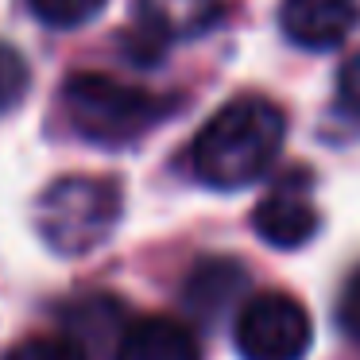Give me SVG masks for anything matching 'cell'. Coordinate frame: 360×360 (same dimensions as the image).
Masks as SVG:
<instances>
[{"label": "cell", "mask_w": 360, "mask_h": 360, "mask_svg": "<svg viewBox=\"0 0 360 360\" xmlns=\"http://www.w3.org/2000/svg\"><path fill=\"white\" fill-rule=\"evenodd\" d=\"M287 140V117L267 97L221 105L190 143L194 179L210 190H244L264 179Z\"/></svg>", "instance_id": "1"}, {"label": "cell", "mask_w": 360, "mask_h": 360, "mask_svg": "<svg viewBox=\"0 0 360 360\" xmlns=\"http://www.w3.org/2000/svg\"><path fill=\"white\" fill-rule=\"evenodd\" d=\"M229 0H136V20L159 43L198 39L213 32Z\"/></svg>", "instance_id": "7"}, {"label": "cell", "mask_w": 360, "mask_h": 360, "mask_svg": "<svg viewBox=\"0 0 360 360\" xmlns=\"http://www.w3.org/2000/svg\"><path fill=\"white\" fill-rule=\"evenodd\" d=\"M27 8L35 12V20L47 27H58V32H70V27H82L105 8V0H27Z\"/></svg>", "instance_id": "10"}, {"label": "cell", "mask_w": 360, "mask_h": 360, "mask_svg": "<svg viewBox=\"0 0 360 360\" xmlns=\"http://www.w3.org/2000/svg\"><path fill=\"white\" fill-rule=\"evenodd\" d=\"M63 105L74 132L105 148H124L140 140L174 112L171 97L124 86L109 74H74L63 86Z\"/></svg>", "instance_id": "3"}, {"label": "cell", "mask_w": 360, "mask_h": 360, "mask_svg": "<svg viewBox=\"0 0 360 360\" xmlns=\"http://www.w3.org/2000/svg\"><path fill=\"white\" fill-rule=\"evenodd\" d=\"M337 112L360 124V51L345 58L341 74H337Z\"/></svg>", "instance_id": "13"}, {"label": "cell", "mask_w": 360, "mask_h": 360, "mask_svg": "<svg viewBox=\"0 0 360 360\" xmlns=\"http://www.w3.org/2000/svg\"><path fill=\"white\" fill-rule=\"evenodd\" d=\"M252 229L264 244L283 252L310 244L321 229V213L314 205V174L306 167H290L283 179H275L252 210Z\"/></svg>", "instance_id": "5"}, {"label": "cell", "mask_w": 360, "mask_h": 360, "mask_svg": "<svg viewBox=\"0 0 360 360\" xmlns=\"http://www.w3.org/2000/svg\"><path fill=\"white\" fill-rule=\"evenodd\" d=\"M337 321H341L345 337L352 345H360V267L345 279L341 298H337Z\"/></svg>", "instance_id": "14"}, {"label": "cell", "mask_w": 360, "mask_h": 360, "mask_svg": "<svg viewBox=\"0 0 360 360\" xmlns=\"http://www.w3.org/2000/svg\"><path fill=\"white\" fill-rule=\"evenodd\" d=\"M4 360H86V349H82L74 337L39 333V337H27V341H20Z\"/></svg>", "instance_id": "11"}, {"label": "cell", "mask_w": 360, "mask_h": 360, "mask_svg": "<svg viewBox=\"0 0 360 360\" xmlns=\"http://www.w3.org/2000/svg\"><path fill=\"white\" fill-rule=\"evenodd\" d=\"M124 198L117 179L101 174H66L55 179L35 202V229L55 256H89L120 225Z\"/></svg>", "instance_id": "2"}, {"label": "cell", "mask_w": 360, "mask_h": 360, "mask_svg": "<svg viewBox=\"0 0 360 360\" xmlns=\"http://www.w3.org/2000/svg\"><path fill=\"white\" fill-rule=\"evenodd\" d=\"M27 82H32V74H27L24 55L16 47H8V43H0V112L16 109L24 101Z\"/></svg>", "instance_id": "12"}, {"label": "cell", "mask_w": 360, "mask_h": 360, "mask_svg": "<svg viewBox=\"0 0 360 360\" xmlns=\"http://www.w3.org/2000/svg\"><path fill=\"white\" fill-rule=\"evenodd\" d=\"M117 360H202V349L182 321L140 318L120 333Z\"/></svg>", "instance_id": "8"}, {"label": "cell", "mask_w": 360, "mask_h": 360, "mask_svg": "<svg viewBox=\"0 0 360 360\" xmlns=\"http://www.w3.org/2000/svg\"><path fill=\"white\" fill-rule=\"evenodd\" d=\"M244 290V267L236 259H202L186 279V306L202 321H217Z\"/></svg>", "instance_id": "9"}, {"label": "cell", "mask_w": 360, "mask_h": 360, "mask_svg": "<svg viewBox=\"0 0 360 360\" xmlns=\"http://www.w3.org/2000/svg\"><path fill=\"white\" fill-rule=\"evenodd\" d=\"M233 337L240 360H302L310 352L314 326L298 298L264 290L240 306Z\"/></svg>", "instance_id": "4"}, {"label": "cell", "mask_w": 360, "mask_h": 360, "mask_svg": "<svg viewBox=\"0 0 360 360\" xmlns=\"http://www.w3.org/2000/svg\"><path fill=\"white\" fill-rule=\"evenodd\" d=\"M360 24V0H283L279 27L302 51H333Z\"/></svg>", "instance_id": "6"}]
</instances>
